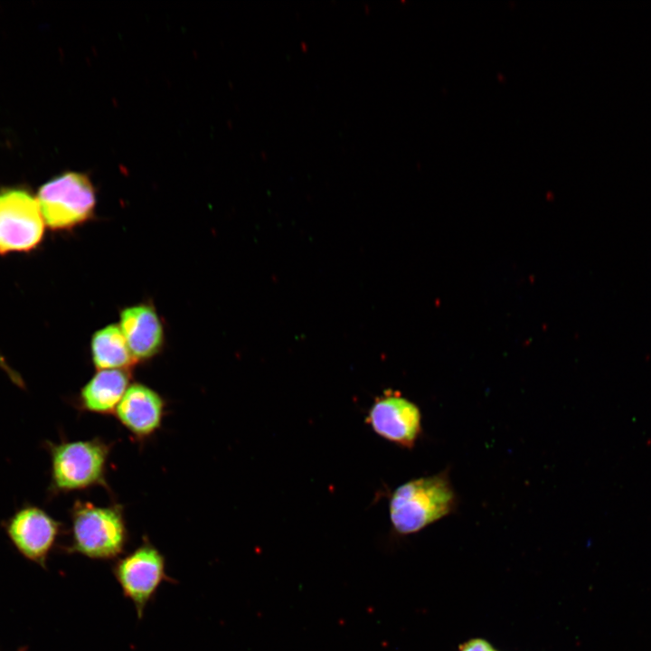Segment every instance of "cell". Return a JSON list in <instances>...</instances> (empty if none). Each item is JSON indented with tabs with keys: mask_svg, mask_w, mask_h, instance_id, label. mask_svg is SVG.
<instances>
[{
	"mask_svg": "<svg viewBox=\"0 0 651 651\" xmlns=\"http://www.w3.org/2000/svg\"><path fill=\"white\" fill-rule=\"evenodd\" d=\"M44 225L37 200L28 192H0V254L34 249L42 239Z\"/></svg>",
	"mask_w": 651,
	"mask_h": 651,
	"instance_id": "cell-6",
	"label": "cell"
},
{
	"mask_svg": "<svg viewBox=\"0 0 651 651\" xmlns=\"http://www.w3.org/2000/svg\"><path fill=\"white\" fill-rule=\"evenodd\" d=\"M91 357L98 370H129L137 361L117 325H108L94 333L90 342Z\"/></svg>",
	"mask_w": 651,
	"mask_h": 651,
	"instance_id": "cell-12",
	"label": "cell"
},
{
	"mask_svg": "<svg viewBox=\"0 0 651 651\" xmlns=\"http://www.w3.org/2000/svg\"><path fill=\"white\" fill-rule=\"evenodd\" d=\"M366 420L376 434L405 448H412L421 433L419 407L392 390L375 399Z\"/></svg>",
	"mask_w": 651,
	"mask_h": 651,
	"instance_id": "cell-8",
	"label": "cell"
},
{
	"mask_svg": "<svg viewBox=\"0 0 651 651\" xmlns=\"http://www.w3.org/2000/svg\"><path fill=\"white\" fill-rule=\"evenodd\" d=\"M51 458V495L107 486L106 466L110 447L99 439L45 442Z\"/></svg>",
	"mask_w": 651,
	"mask_h": 651,
	"instance_id": "cell-3",
	"label": "cell"
},
{
	"mask_svg": "<svg viewBox=\"0 0 651 651\" xmlns=\"http://www.w3.org/2000/svg\"><path fill=\"white\" fill-rule=\"evenodd\" d=\"M457 503L448 469L411 479L398 486L391 495L392 526L399 535L418 533L453 513Z\"/></svg>",
	"mask_w": 651,
	"mask_h": 651,
	"instance_id": "cell-1",
	"label": "cell"
},
{
	"mask_svg": "<svg viewBox=\"0 0 651 651\" xmlns=\"http://www.w3.org/2000/svg\"><path fill=\"white\" fill-rule=\"evenodd\" d=\"M71 540L67 548L93 560H112L124 551L127 531L119 505L77 501L71 511Z\"/></svg>",
	"mask_w": 651,
	"mask_h": 651,
	"instance_id": "cell-2",
	"label": "cell"
},
{
	"mask_svg": "<svg viewBox=\"0 0 651 651\" xmlns=\"http://www.w3.org/2000/svg\"><path fill=\"white\" fill-rule=\"evenodd\" d=\"M130 378L129 370H98L80 389L78 398L79 407L92 413L115 412L130 385Z\"/></svg>",
	"mask_w": 651,
	"mask_h": 651,
	"instance_id": "cell-11",
	"label": "cell"
},
{
	"mask_svg": "<svg viewBox=\"0 0 651 651\" xmlns=\"http://www.w3.org/2000/svg\"><path fill=\"white\" fill-rule=\"evenodd\" d=\"M6 534L26 559L45 567L61 524L44 509L33 505L16 510L5 523Z\"/></svg>",
	"mask_w": 651,
	"mask_h": 651,
	"instance_id": "cell-7",
	"label": "cell"
},
{
	"mask_svg": "<svg viewBox=\"0 0 651 651\" xmlns=\"http://www.w3.org/2000/svg\"><path fill=\"white\" fill-rule=\"evenodd\" d=\"M460 651H497L487 641L481 638H474L466 642Z\"/></svg>",
	"mask_w": 651,
	"mask_h": 651,
	"instance_id": "cell-13",
	"label": "cell"
},
{
	"mask_svg": "<svg viewBox=\"0 0 651 651\" xmlns=\"http://www.w3.org/2000/svg\"><path fill=\"white\" fill-rule=\"evenodd\" d=\"M112 572L124 596L133 603L138 618H142L162 582L170 580L165 572L164 555L146 539L118 559Z\"/></svg>",
	"mask_w": 651,
	"mask_h": 651,
	"instance_id": "cell-5",
	"label": "cell"
},
{
	"mask_svg": "<svg viewBox=\"0 0 651 651\" xmlns=\"http://www.w3.org/2000/svg\"><path fill=\"white\" fill-rule=\"evenodd\" d=\"M165 407V401L158 392L136 382L129 385L114 413L132 435L143 439L160 428Z\"/></svg>",
	"mask_w": 651,
	"mask_h": 651,
	"instance_id": "cell-9",
	"label": "cell"
},
{
	"mask_svg": "<svg viewBox=\"0 0 651 651\" xmlns=\"http://www.w3.org/2000/svg\"><path fill=\"white\" fill-rule=\"evenodd\" d=\"M118 326L137 362L148 360L161 350L164 328L151 305L138 304L123 309Z\"/></svg>",
	"mask_w": 651,
	"mask_h": 651,
	"instance_id": "cell-10",
	"label": "cell"
},
{
	"mask_svg": "<svg viewBox=\"0 0 651 651\" xmlns=\"http://www.w3.org/2000/svg\"><path fill=\"white\" fill-rule=\"evenodd\" d=\"M37 203L44 223L55 231L72 229L93 216L96 194L83 174L69 172L43 184Z\"/></svg>",
	"mask_w": 651,
	"mask_h": 651,
	"instance_id": "cell-4",
	"label": "cell"
}]
</instances>
